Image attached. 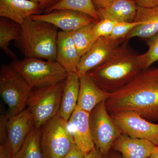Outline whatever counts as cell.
Here are the masks:
<instances>
[{"label": "cell", "instance_id": "cb8c5ba5", "mask_svg": "<svg viewBox=\"0 0 158 158\" xmlns=\"http://www.w3.org/2000/svg\"><path fill=\"white\" fill-rule=\"evenodd\" d=\"M94 23L82 27L72 32L74 41L81 57L91 48L98 39L94 31Z\"/></svg>", "mask_w": 158, "mask_h": 158}, {"label": "cell", "instance_id": "836d02e7", "mask_svg": "<svg viewBox=\"0 0 158 158\" xmlns=\"http://www.w3.org/2000/svg\"><path fill=\"white\" fill-rule=\"evenodd\" d=\"M0 158H12L9 148L6 144L0 145Z\"/></svg>", "mask_w": 158, "mask_h": 158}, {"label": "cell", "instance_id": "7c38bea8", "mask_svg": "<svg viewBox=\"0 0 158 158\" xmlns=\"http://www.w3.org/2000/svg\"><path fill=\"white\" fill-rule=\"evenodd\" d=\"M34 126L32 115L27 108L9 118L7 124V142L5 144L9 148L12 158L19 151Z\"/></svg>", "mask_w": 158, "mask_h": 158}, {"label": "cell", "instance_id": "3957f363", "mask_svg": "<svg viewBox=\"0 0 158 158\" xmlns=\"http://www.w3.org/2000/svg\"><path fill=\"white\" fill-rule=\"evenodd\" d=\"M20 38L16 46L26 58L56 61L58 33L55 26L27 19L21 25Z\"/></svg>", "mask_w": 158, "mask_h": 158}, {"label": "cell", "instance_id": "52a82bcc", "mask_svg": "<svg viewBox=\"0 0 158 158\" xmlns=\"http://www.w3.org/2000/svg\"><path fill=\"white\" fill-rule=\"evenodd\" d=\"M39 129L44 158H63L75 143L69 129L68 121L58 115Z\"/></svg>", "mask_w": 158, "mask_h": 158}, {"label": "cell", "instance_id": "8fae6325", "mask_svg": "<svg viewBox=\"0 0 158 158\" xmlns=\"http://www.w3.org/2000/svg\"><path fill=\"white\" fill-rule=\"evenodd\" d=\"M35 20L48 23L62 31L73 32L82 27L95 22L90 15L80 11L62 9L31 16Z\"/></svg>", "mask_w": 158, "mask_h": 158}, {"label": "cell", "instance_id": "e575fe53", "mask_svg": "<svg viewBox=\"0 0 158 158\" xmlns=\"http://www.w3.org/2000/svg\"><path fill=\"white\" fill-rule=\"evenodd\" d=\"M107 158H123L122 156L115 152L110 153Z\"/></svg>", "mask_w": 158, "mask_h": 158}, {"label": "cell", "instance_id": "2e32d148", "mask_svg": "<svg viewBox=\"0 0 158 158\" xmlns=\"http://www.w3.org/2000/svg\"><path fill=\"white\" fill-rule=\"evenodd\" d=\"M156 146L149 140L121 134L115 141L113 148L120 152L123 158H148Z\"/></svg>", "mask_w": 158, "mask_h": 158}, {"label": "cell", "instance_id": "5b68a950", "mask_svg": "<svg viewBox=\"0 0 158 158\" xmlns=\"http://www.w3.org/2000/svg\"><path fill=\"white\" fill-rule=\"evenodd\" d=\"M65 80L45 87L32 88L27 102L34 127L40 128L59 112Z\"/></svg>", "mask_w": 158, "mask_h": 158}, {"label": "cell", "instance_id": "4316f807", "mask_svg": "<svg viewBox=\"0 0 158 158\" xmlns=\"http://www.w3.org/2000/svg\"><path fill=\"white\" fill-rule=\"evenodd\" d=\"M116 23L108 19H100L94 24V31L96 37L99 38L107 37L112 33Z\"/></svg>", "mask_w": 158, "mask_h": 158}, {"label": "cell", "instance_id": "f546056e", "mask_svg": "<svg viewBox=\"0 0 158 158\" xmlns=\"http://www.w3.org/2000/svg\"><path fill=\"white\" fill-rule=\"evenodd\" d=\"M31 1L38 3L42 12L56 5L59 0H31Z\"/></svg>", "mask_w": 158, "mask_h": 158}, {"label": "cell", "instance_id": "d4e9b609", "mask_svg": "<svg viewBox=\"0 0 158 158\" xmlns=\"http://www.w3.org/2000/svg\"><path fill=\"white\" fill-rule=\"evenodd\" d=\"M148 46L147 52L138 56L142 70L150 68L153 63L158 61V33L148 39Z\"/></svg>", "mask_w": 158, "mask_h": 158}, {"label": "cell", "instance_id": "603a6c76", "mask_svg": "<svg viewBox=\"0 0 158 158\" xmlns=\"http://www.w3.org/2000/svg\"><path fill=\"white\" fill-rule=\"evenodd\" d=\"M62 9L80 11L90 15L96 21L99 20L98 12L92 0H59L56 5L46 9L44 12L47 13Z\"/></svg>", "mask_w": 158, "mask_h": 158}, {"label": "cell", "instance_id": "1f68e13d", "mask_svg": "<svg viewBox=\"0 0 158 158\" xmlns=\"http://www.w3.org/2000/svg\"><path fill=\"white\" fill-rule=\"evenodd\" d=\"M115 0H92L97 10L106 8L112 4Z\"/></svg>", "mask_w": 158, "mask_h": 158}, {"label": "cell", "instance_id": "484cf974", "mask_svg": "<svg viewBox=\"0 0 158 158\" xmlns=\"http://www.w3.org/2000/svg\"><path fill=\"white\" fill-rule=\"evenodd\" d=\"M141 23L134 21L132 22L116 23L110 37L114 39L124 41V39L133 29L141 24Z\"/></svg>", "mask_w": 158, "mask_h": 158}, {"label": "cell", "instance_id": "e0dca14e", "mask_svg": "<svg viewBox=\"0 0 158 158\" xmlns=\"http://www.w3.org/2000/svg\"><path fill=\"white\" fill-rule=\"evenodd\" d=\"M111 94L100 89L88 74L80 77V89L77 108L90 113L103 101H106Z\"/></svg>", "mask_w": 158, "mask_h": 158}, {"label": "cell", "instance_id": "9c48e42d", "mask_svg": "<svg viewBox=\"0 0 158 158\" xmlns=\"http://www.w3.org/2000/svg\"><path fill=\"white\" fill-rule=\"evenodd\" d=\"M111 115L122 134L146 139L158 145V124L148 121L134 112H121Z\"/></svg>", "mask_w": 158, "mask_h": 158}, {"label": "cell", "instance_id": "f1b7e54d", "mask_svg": "<svg viewBox=\"0 0 158 158\" xmlns=\"http://www.w3.org/2000/svg\"><path fill=\"white\" fill-rule=\"evenodd\" d=\"M85 153L75 143L70 151L63 158H85Z\"/></svg>", "mask_w": 158, "mask_h": 158}, {"label": "cell", "instance_id": "44dd1931", "mask_svg": "<svg viewBox=\"0 0 158 158\" xmlns=\"http://www.w3.org/2000/svg\"><path fill=\"white\" fill-rule=\"evenodd\" d=\"M22 33L21 26L11 20L1 17L0 19V48L10 58L17 59L15 54L9 48L11 40L18 41Z\"/></svg>", "mask_w": 158, "mask_h": 158}, {"label": "cell", "instance_id": "ffe728a7", "mask_svg": "<svg viewBox=\"0 0 158 158\" xmlns=\"http://www.w3.org/2000/svg\"><path fill=\"white\" fill-rule=\"evenodd\" d=\"M138 6L134 0H115L110 6L98 9L99 20L108 19L116 23L135 21Z\"/></svg>", "mask_w": 158, "mask_h": 158}, {"label": "cell", "instance_id": "30bf717a", "mask_svg": "<svg viewBox=\"0 0 158 158\" xmlns=\"http://www.w3.org/2000/svg\"><path fill=\"white\" fill-rule=\"evenodd\" d=\"M121 40L110 37H100L91 48L82 56L76 72L79 77L106 62L120 46Z\"/></svg>", "mask_w": 158, "mask_h": 158}, {"label": "cell", "instance_id": "8992f818", "mask_svg": "<svg viewBox=\"0 0 158 158\" xmlns=\"http://www.w3.org/2000/svg\"><path fill=\"white\" fill-rule=\"evenodd\" d=\"M32 88L11 65L3 64L0 69V93L8 107L9 118L27 108Z\"/></svg>", "mask_w": 158, "mask_h": 158}, {"label": "cell", "instance_id": "5bb4252c", "mask_svg": "<svg viewBox=\"0 0 158 158\" xmlns=\"http://www.w3.org/2000/svg\"><path fill=\"white\" fill-rule=\"evenodd\" d=\"M42 13L39 4L31 0H0V16L21 26L33 15Z\"/></svg>", "mask_w": 158, "mask_h": 158}, {"label": "cell", "instance_id": "d6a6232c", "mask_svg": "<svg viewBox=\"0 0 158 158\" xmlns=\"http://www.w3.org/2000/svg\"><path fill=\"white\" fill-rule=\"evenodd\" d=\"M85 158H106V157L102 154L97 148L95 147L90 152L85 154Z\"/></svg>", "mask_w": 158, "mask_h": 158}, {"label": "cell", "instance_id": "7a4b0ae2", "mask_svg": "<svg viewBox=\"0 0 158 158\" xmlns=\"http://www.w3.org/2000/svg\"><path fill=\"white\" fill-rule=\"evenodd\" d=\"M138 55L125 43L106 62L87 74L102 90L112 94L124 87L142 71Z\"/></svg>", "mask_w": 158, "mask_h": 158}, {"label": "cell", "instance_id": "4dcf8cb0", "mask_svg": "<svg viewBox=\"0 0 158 158\" xmlns=\"http://www.w3.org/2000/svg\"><path fill=\"white\" fill-rule=\"evenodd\" d=\"M138 6L150 8L158 6V0H134Z\"/></svg>", "mask_w": 158, "mask_h": 158}, {"label": "cell", "instance_id": "ba28073f", "mask_svg": "<svg viewBox=\"0 0 158 158\" xmlns=\"http://www.w3.org/2000/svg\"><path fill=\"white\" fill-rule=\"evenodd\" d=\"M89 122L95 147L107 157L115 141L122 134L107 110L106 101L100 103L90 111Z\"/></svg>", "mask_w": 158, "mask_h": 158}, {"label": "cell", "instance_id": "83f0119b", "mask_svg": "<svg viewBox=\"0 0 158 158\" xmlns=\"http://www.w3.org/2000/svg\"><path fill=\"white\" fill-rule=\"evenodd\" d=\"M9 117L8 113L2 114L0 118V142L6 144L7 140V124Z\"/></svg>", "mask_w": 158, "mask_h": 158}, {"label": "cell", "instance_id": "4fadbf2b", "mask_svg": "<svg viewBox=\"0 0 158 158\" xmlns=\"http://www.w3.org/2000/svg\"><path fill=\"white\" fill-rule=\"evenodd\" d=\"M89 113L76 108L68 121V128L77 146L85 154L95 147L90 133Z\"/></svg>", "mask_w": 158, "mask_h": 158}, {"label": "cell", "instance_id": "7402d4cb", "mask_svg": "<svg viewBox=\"0 0 158 158\" xmlns=\"http://www.w3.org/2000/svg\"><path fill=\"white\" fill-rule=\"evenodd\" d=\"M12 158H44L40 143V129L34 127L19 151Z\"/></svg>", "mask_w": 158, "mask_h": 158}, {"label": "cell", "instance_id": "ac0fdd59", "mask_svg": "<svg viewBox=\"0 0 158 158\" xmlns=\"http://www.w3.org/2000/svg\"><path fill=\"white\" fill-rule=\"evenodd\" d=\"M135 21L141 23L128 34L124 41L137 37L148 39L158 33V6L150 8L138 6Z\"/></svg>", "mask_w": 158, "mask_h": 158}, {"label": "cell", "instance_id": "277c9868", "mask_svg": "<svg viewBox=\"0 0 158 158\" xmlns=\"http://www.w3.org/2000/svg\"><path fill=\"white\" fill-rule=\"evenodd\" d=\"M10 65L32 88L45 87L64 81L68 73L57 61L35 58L13 60Z\"/></svg>", "mask_w": 158, "mask_h": 158}, {"label": "cell", "instance_id": "6da1fadb", "mask_svg": "<svg viewBox=\"0 0 158 158\" xmlns=\"http://www.w3.org/2000/svg\"><path fill=\"white\" fill-rule=\"evenodd\" d=\"M110 114L137 113L148 121H158V67L141 71L127 85L106 100Z\"/></svg>", "mask_w": 158, "mask_h": 158}, {"label": "cell", "instance_id": "9a60e30c", "mask_svg": "<svg viewBox=\"0 0 158 158\" xmlns=\"http://www.w3.org/2000/svg\"><path fill=\"white\" fill-rule=\"evenodd\" d=\"M81 58L74 41L72 32L59 31L57 43V62L68 73H76Z\"/></svg>", "mask_w": 158, "mask_h": 158}, {"label": "cell", "instance_id": "d590c367", "mask_svg": "<svg viewBox=\"0 0 158 158\" xmlns=\"http://www.w3.org/2000/svg\"><path fill=\"white\" fill-rule=\"evenodd\" d=\"M148 158H158V145H157L154 152Z\"/></svg>", "mask_w": 158, "mask_h": 158}, {"label": "cell", "instance_id": "d6986e66", "mask_svg": "<svg viewBox=\"0 0 158 158\" xmlns=\"http://www.w3.org/2000/svg\"><path fill=\"white\" fill-rule=\"evenodd\" d=\"M80 89V77L75 72L68 73L65 80L61 104L57 115L68 121L76 109Z\"/></svg>", "mask_w": 158, "mask_h": 158}]
</instances>
